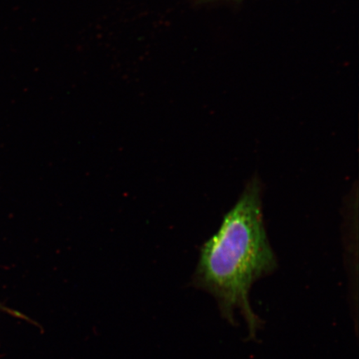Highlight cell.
<instances>
[{
	"mask_svg": "<svg viewBox=\"0 0 359 359\" xmlns=\"http://www.w3.org/2000/svg\"><path fill=\"white\" fill-rule=\"evenodd\" d=\"M262 190L257 179L247 184L219 231L202 245L192 279L193 286L213 296L231 325L239 311L252 339L262 320L250 306L251 287L278 266L264 227Z\"/></svg>",
	"mask_w": 359,
	"mask_h": 359,
	"instance_id": "1",
	"label": "cell"
},
{
	"mask_svg": "<svg viewBox=\"0 0 359 359\" xmlns=\"http://www.w3.org/2000/svg\"><path fill=\"white\" fill-rule=\"evenodd\" d=\"M0 311L10 314V316H11L13 317L20 318V320L29 321V323H31V324L37 325V324H35L34 321L31 320V318H29L28 316H25L24 313H22L21 312H19V311H15V309L8 308L6 306V305H4L1 302H0Z\"/></svg>",
	"mask_w": 359,
	"mask_h": 359,
	"instance_id": "2",
	"label": "cell"
}]
</instances>
